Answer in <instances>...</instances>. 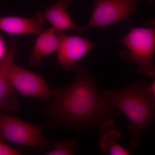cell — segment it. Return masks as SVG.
Instances as JSON below:
<instances>
[{"label": "cell", "instance_id": "obj_1", "mask_svg": "<svg viewBox=\"0 0 155 155\" xmlns=\"http://www.w3.org/2000/svg\"><path fill=\"white\" fill-rule=\"evenodd\" d=\"M74 81L52 90L55 99L44 108L50 128L64 127L76 131L97 127L101 132L115 125L119 110L99 94L95 78L78 65Z\"/></svg>", "mask_w": 155, "mask_h": 155}, {"label": "cell", "instance_id": "obj_2", "mask_svg": "<svg viewBox=\"0 0 155 155\" xmlns=\"http://www.w3.org/2000/svg\"><path fill=\"white\" fill-rule=\"evenodd\" d=\"M149 87L144 83L135 82L119 89L102 91L110 104L125 114L130 121L129 147L132 150L138 147L141 135L154 116L155 98Z\"/></svg>", "mask_w": 155, "mask_h": 155}, {"label": "cell", "instance_id": "obj_3", "mask_svg": "<svg viewBox=\"0 0 155 155\" xmlns=\"http://www.w3.org/2000/svg\"><path fill=\"white\" fill-rule=\"evenodd\" d=\"M119 43L126 48L120 54L122 60L137 64L139 73L155 76V27L130 26L129 31Z\"/></svg>", "mask_w": 155, "mask_h": 155}, {"label": "cell", "instance_id": "obj_4", "mask_svg": "<svg viewBox=\"0 0 155 155\" xmlns=\"http://www.w3.org/2000/svg\"><path fill=\"white\" fill-rule=\"evenodd\" d=\"M44 126L35 125L8 114H0V140L20 145L45 149L48 140Z\"/></svg>", "mask_w": 155, "mask_h": 155}, {"label": "cell", "instance_id": "obj_5", "mask_svg": "<svg viewBox=\"0 0 155 155\" xmlns=\"http://www.w3.org/2000/svg\"><path fill=\"white\" fill-rule=\"evenodd\" d=\"M94 7L89 20L82 27L84 32L94 27H107L125 20L137 13L138 0H92Z\"/></svg>", "mask_w": 155, "mask_h": 155}, {"label": "cell", "instance_id": "obj_6", "mask_svg": "<svg viewBox=\"0 0 155 155\" xmlns=\"http://www.w3.org/2000/svg\"><path fill=\"white\" fill-rule=\"evenodd\" d=\"M58 61L67 72L75 71L78 61L96 46L90 41L79 35H69L57 31Z\"/></svg>", "mask_w": 155, "mask_h": 155}, {"label": "cell", "instance_id": "obj_7", "mask_svg": "<svg viewBox=\"0 0 155 155\" xmlns=\"http://www.w3.org/2000/svg\"><path fill=\"white\" fill-rule=\"evenodd\" d=\"M10 76L14 88L21 95L36 98L48 104L51 101L52 92L42 76L14 64Z\"/></svg>", "mask_w": 155, "mask_h": 155}, {"label": "cell", "instance_id": "obj_8", "mask_svg": "<svg viewBox=\"0 0 155 155\" xmlns=\"http://www.w3.org/2000/svg\"><path fill=\"white\" fill-rule=\"evenodd\" d=\"M11 48L0 63V110L11 115L19 108L16 91L10 79V71L17 50V42L14 38L10 40Z\"/></svg>", "mask_w": 155, "mask_h": 155}, {"label": "cell", "instance_id": "obj_9", "mask_svg": "<svg viewBox=\"0 0 155 155\" xmlns=\"http://www.w3.org/2000/svg\"><path fill=\"white\" fill-rule=\"evenodd\" d=\"M42 13L38 12L32 18L18 16H8L0 19V29L10 35L36 34L38 35L44 30V23Z\"/></svg>", "mask_w": 155, "mask_h": 155}, {"label": "cell", "instance_id": "obj_10", "mask_svg": "<svg viewBox=\"0 0 155 155\" xmlns=\"http://www.w3.org/2000/svg\"><path fill=\"white\" fill-rule=\"evenodd\" d=\"M72 4V0H57L54 4L48 7L42 13L43 17L58 31L72 29L80 34L83 32L82 27L74 23L67 11Z\"/></svg>", "mask_w": 155, "mask_h": 155}, {"label": "cell", "instance_id": "obj_11", "mask_svg": "<svg viewBox=\"0 0 155 155\" xmlns=\"http://www.w3.org/2000/svg\"><path fill=\"white\" fill-rule=\"evenodd\" d=\"M58 43L57 30L54 27L52 26L42 31L35 40L28 57L29 65L33 67H40L44 58L57 51Z\"/></svg>", "mask_w": 155, "mask_h": 155}, {"label": "cell", "instance_id": "obj_12", "mask_svg": "<svg viewBox=\"0 0 155 155\" xmlns=\"http://www.w3.org/2000/svg\"><path fill=\"white\" fill-rule=\"evenodd\" d=\"M101 134L99 143L101 152H108L113 155L130 154L128 151L119 144L118 140L121 133L119 130L110 128L102 132Z\"/></svg>", "mask_w": 155, "mask_h": 155}, {"label": "cell", "instance_id": "obj_13", "mask_svg": "<svg viewBox=\"0 0 155 155\" xmlns=\"http://www.w3.org/2000/svg\"><path fill=\"white\" fill-rule=\"evenodd\" d=\"M77 143L71 140H64L54 144L51 150L46 153V155H72L75 153Z\"/></svg>", "mask_w": 155, "mask_h": 155}, {"label": "cell", "instance_id": "obj_14", "mask_svg": "<svg viewBox=\"0 0 155 155\" xmlns=\"http://www.w3.org/2000/svg\"><path fill=\"white\" fill-rule=\"evenodd\" d=\"M5 142L0 140V155H20L22 153L19 150L14 148Z\"/></svg>", "mask_w": 155, "mask_h": 155}, {"label": "cell", "instance_id": "obj_15", "mask_svg": "<svg viewBox=\"0 0 155 155\" xmlns=\"http://www.w3.org/2000/svg\"><path fill=\"white\" fill-rule=\"evenodd\" d=\"M9 51L5 38L2 35H0V61L2 60L7 54Z\"/></svg>", "mask_w": 155, "mask_h": 155}, {"label": "cell", "instance_id": "obj_16", "mask_svg": "<svg viewBox=\"0 0 155 155\" xmlns=\"http://www.w3.org/2000/svg\"><path fill=\"white\" fill-rule=\"evenodd\" d=\"M145 24L150 27H155V17L147 19L146 21Z\"/></svg>", "mask_w": 155, "mask_h": 155}, {"label": "cell", "instance_id": "obj_17", "mask_svg": "<svg viewBox=\"0 0 155 155\" xmlns=\"http://www.w3.org/2000/svg\"><path fill=\"white\" fill-rule=\"evenodd\" d=\"M149 89L150 93L155 98V81L151 86H149Z\"/></svg>", "mask_w": 155, "mask_h": 155}, {"label": "cell", "instance_id": "obj_18", "mask_svg": "<svg viewBox=\"0 0 155 155\" xmlns=\"http://www.w3.org/2000/svg\"><path fill=\"white\" fill-rule=\"evenodd\" d=\"M148 1H153V0H148Z\"/></svg>", "mask_w": 155, "mask_h": 155}]
</instances>
